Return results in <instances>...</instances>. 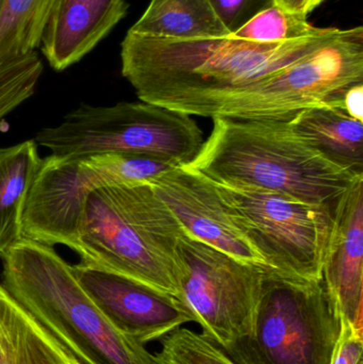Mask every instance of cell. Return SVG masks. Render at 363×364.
Returning a JSON list of instances; mask_svg holds the SVG:
<instances>
[{
	"mask_svg": "<svg viewBox=\"0 0 363 364\" xmlns=\"http://www.w3.org/2000/svg\"><path fill=\"white\" fill-rule=\"evenodd\" d=\"M338 28L279 43L242 38L175 40L130 33L121 43V75L141 102L176 105L245 87L308 55L339 33Z\"/></svg>",
	"mask_w": 363,
	"mask_h": 364,
	"instance_id": "1",
	"label": "cell"
},
{
	"mask_svg": "<svg viewBox=\"0 0 363 364\" xmlns=\"http://www.w3.org/2000/svg\"><path fill=\"white\" fill-rule=\"evenodd\" d=\"M212 121L210 136L185 164L211 181L281 193L337 214L351 188L363 179L326 159L288 121Z\"/></svg>",
	"mask_w": 363,
	"mask_h": 364,
	"instance_id": "2",
	"label": "cell"
},
{
	"mask_svg": "<svg viewBox=\"0 0 363 364\" xmlns=\"http://www.w3.org/2000/svg\"><path fill=\"white\" fill-rule=\"evenodd\" d=\"M183 231L148 182L115 184L87 197L74 252L81 262L183 301Z\"/></svg>",
	"mask_w": 363,
	"mask_h": 364,
	"instance_id": "3",
	"label": "cell"
},
{
	"mask_svg": "<svg viewBox=\"0 0 363 364\" xmlns=\"http://www.w3.org/2000/svg\"><path fill=\"white\" fill-rule=\"evenodd\" d=\"M2 286L82 364H153L115 328L53 246L21 237L2 254Z\"/></svg>",
	"mask_w": 363,
	"mask_h": 364,
	"instance_id": "4",
	"label": "cell"
},
{
	"mask_svg": "<svg viewBox=\"0 0 363 364\" xmlns=\"http://www.w3.org/2000/svg\"><path fill=\"white\" fill-rule=\"evenodd\" d=\"M359 83L362 26L340 29L319 48L245 87L183 102L170 110L209 119L288 121L304 109L342 104L347 90Z\"/></svg>",
	"mask_w": 363,
	"mask_h": 364,
	"instance_id": "5",
	"label": "cell"
},
{
	"mask_svg": "<svg viewBox=\"0 0 363 364\" xmlns=\"http://www.w3.org/2000/svg\"><path fill=\"white\" fill-rule=\"evenodd\" d=\"M36 144L58 157L121 154L190 164L204 143L190 115L145 102L109 107L81 105L60 125L38 132Z\"/></svg>",
	"mask_w": 363,
	"mask_h": 364,
	"instance_id": "6",
	"label": "cell"
},
{
	"mask_svg": "<svg viewBox=\"0 0 363 364\" xmlns=\"http://www.w3.org/2000/svg\"><path fill=\"white\" fill-rule=\"evenodd\" d=\"M340 327L323 279L264 269L253 331L223 350L237 364H330Z\"/></svg>",
	"mask_w": 363,
	"mask_h": 364,
	"instance_id": "7",
	"label": "cell"
},
{
	"mask_svg": "<svg viewBox=\"0 0 363 364\" xmlns=\"http://www.w3.org/2000/svg\"><path fill=\"white\" fill-rule=\"evenodd\" d=\"M176 166L172 162L121 154L42 160L23 209V237L75 250L87 197L115 184L148 182Z\"/></svg>",
	"mask_w": 363,
	"mask_h": 364,
	"instance_id": "8",
	"label": "cell"
},
{
	"mask_svg": "<svg viewBox=\"0 0 363 364\" xmlns=\"http://www.w3.org/2000/svg\"><path fill=\"white\" fill-rule=\"evenodd\" d=\"M209 181L270 269L310 282L323 279L336 214L264 188Z\"/></svg>",
	"mask_w": 363,
	"mask_h": 364,
	"instance_id": "9",
	"label": "cell"
},
{
	"mask_svg": "<svg viewBox=\"0 0 363 364\" xmlns=\"http://www.w3.org/2000/svg\"><path fill=\"white\" fill-rule=\"evenodd\" d=\"M183 301L202 335L222 350L253 331L264 267L249 264L183 231Z\"/></svg>",
	"mask_w": 363,
	"mask_h": 364,
	"instance_id": "10",
	"label": "cell"
},
{
	"mask_svg": "<svg viewBox=\"0 0 363 364\" xmlns=\"http://www.w3.org/2000/svg\"><path fill=\"white\" fill-rule=\"evenodd\" d=\"M72 271L111 324L142 346L197 323L191 309L172 295L81 261Z\"/></svg>",
	"mask_w": 363,
	"mask_h": 364,
	"instance_id": "11",
	"label": "cell"
},
{
	"mask_svg": "<svg viewBox=\"0 0 363 364\" xmlns=\"http://www.w3.org/2000/svg\"><path fill=\"white\" fill-rule=\"evenodd\" d=\"M148 183L188 233L237 260L270 269L202 173L176 166Z\"/></svg>",
	"mask_w": 363,
	"mask_h": 364,
	"instance_id": "12",
	"label": "cell"
},
{
	"mask_svg": "<svg viewBox=\"0 0 363 364\" xmlns=\"http://www.w3.org/2000/svg\"><path fill=\"white\" fill-rule=\"evenodd\" d=\"M323 282L340 318L363 331V179L337 212Z\"/></svg>",
	"mask_w": 363,
	"mask_h": 364,
	"instance_id": "13",
	"label": "cell"
},
{
	"mask_svg": "<svg viewBox=\"0 0 363 364\" xmlns=\"http://www.w3.org/2000/svg\"><path fill=\"white\" fill-rule=\"evenodd\" d=\"M127 11L126 0H57L40 45L49 65L62 72L80 61Z\"/></svg>",
	"mask_w": 363,
	"mask_h": 364,
	"instance_id": "14",
	"label": "cell"
},
{
	"mask_svg": "<svg viewBox=\"0 0 363 364\" xmlns=\"http://www.w3.org/2000/svg\"><path fill=\"white\" fill-rule=\"evenodd\" d=\"M288 124L326 159L363 176V121L350 117L342 104L304 109Z\"/></svg>",
	"mask_w": 363,
	"mask_h": 364,
	"instance_id": "15",
	"label": "cell"
},
{
	"mask_svg": "<svg viewBox=\"0 0 363 364\" xmlns=\"http://www.w3.org/2000/svg\"><path fill=\"white\" fill-rule=\"evenodd\" d=\"M0 364H82L0 282Z\"/></svg>",
	"mask_w": 363,
	"mask_h": 364,
	"instance_id": "16",
	"label": "cell"
},
{
	"mask_svg": "<svg viewBox=\"0 0 363 364\" xmlns=\"http://www.w3.org/2000/svg\"><path fill=\"white\" fill-rule=\"evenodd\" d=\"M42 160L34 140L0 149V256L23 237V209Z\"/></svg>",
	"mask_w": 363,
	"mask_h": 364,
	"instance_id": "17",
	"label": "cell"
},
{
	"mask_svg": "<svg viewBox=\"0 0 363 364\" xmlns=\"http://www.w3.org/2000/svg\"><path fill=\"white\" fill-rule=\"evenodd\" d=\"M130 33L175 40L229 36L208 0H151Z\"/></svg>",
	"mask_w": 363,
	"mask_h": 364,
	"instance_id": "18",
	"label": "cell"
},
{
	"mask_svg": "<svg viewBox=\"0 0 363 364\" xmlns=\"http://www.w3.org/2000/svg\"><path fill=\"white\" fill-rule=\"evenodd\" d=\"M57 0H4L0 8V62L36 51Z\"/></svg>",
	"mask_w": 363,
	"mask_h": 364,
	"instance_id": "19",
	"label": "cell"
},
{
	"mask_svg": "<svg viewBox=\"0 0 363 364\" xmlns=\"http://www.w3.org/2000/svg\"><path fill=\"white\" fill-rule=\"evenodd\" d=\"M319 30V27L307 21V16L288 12L274 4L256 15L229 36L255 42L279 43L298 40Z\"/></svg>",
	"mask_w": 363,
	"mask_h": 364,
	"instance_id": "20",
	"label": "cell"
},
{
	"mask_svg": "<svg viewBox=\"0 0 363 364\" xmlns=\"http://www.w3.org/2000/svg\"><path fill=\"white\" fill-rule=\"evenodd\" d=\"M153 364H237L221 348L189 328H178L161 339Z\"/></svg>",
	"mask_w": 363,
	"mask_h": 364,
	"instance_id": "21",
	"label": "cell"
},
{
	"mask_svg": "<svg viewBox=\"0 0 363 364\" xmlns=\"http://www.w3.org/2000/svg\"><path fill=\"white\" fill-rule=\"evenodd\" d=\"M42 73L36 51L0 62V121L33 95Z\"/></svg>",
	"mask_w": 363,
	"mask_h": 364,
	"instance_id": "22",
	"label": "cell"
},
{
	"mask_svg": "<svg viewBox=\"0 0 363 364\" xmlns=\"http://www.w3.org/2000/svg\"><path fill=\"white\" fill-rule=\"evenodd\" d=\"M208 2L229 36L256 15L275 4L274 0H208Z\"/></svg>",
	"mask_w": 363,
	"mask_h": 364,
	"instance_id": "23",
	"label": "cell"
},
{
	"mask_svg": "<svg viewBox=\"0 0 363 364\" xmlns=\"http://www.w3.org/2000/svg\"><path fill=\"white\" fill-rule=\"evenodd\" d=\"M363 331L341 318L340 335L330 364H358L362 361Z\"/></svg>",
	"mask_w": 363,
	"mask_h": 364,
	"instance_id": "24",
	"label": "cell"
},
{
	"mask_svg": "<svg viewBox=\"0 0 363 364\" xmlns=\"http://www.w3.org/2000/svg\"><path fill=\"white\" fill-rule=\"evenodd\" d=\"M342 108L350 117L363 121V83L347 90L343 96Z\"/></svg>",
	"mask_w": 363,
	"mask_h": 364,
	"instance_id": "25",
	"label": "cell"
},
{
	"mask_svg": "<svg viewBox=\"0 0 363 364\" xmlns=\"http://www.w3.org/2000/svg\"><path fill=\"white\" fill-rule=\"evenodd\" d=\"M324 0H274L276 6L288 12L308 16Z\"/></svg>",
	"mask_w": 363,
	"mask_h": 364,
	"instance_id": "26",
	"label": "cell"
},
{
	"mask_svg": "<svg viewBox=\"0 0 363 364\" xmlns=\"http://www.w3.org/2000/svg\"><path fill=\"white\" fill-rule=\"evenodd\" d=\"M2 2H4V0H0V8H1Z\"/></svg>",
	"mask_w": 363,
	"mask_h": 364,
	"instance_id": "27",
	"label": "cell"
},
{
	"mask_svg": "<svg viewBox=\"0 0 363 364\" xmlns=\"http://www.w3.org/2000/svg\"><path fill=\"white\" fill-rule=\"evenodd\" d=\"M358 364H363V361H360V363Z\"/></svg>",
	"mask_w": 363,
	"mask_h": 364,
	"instance_id": "28",
	"label": "cell"
}]
</instances>
